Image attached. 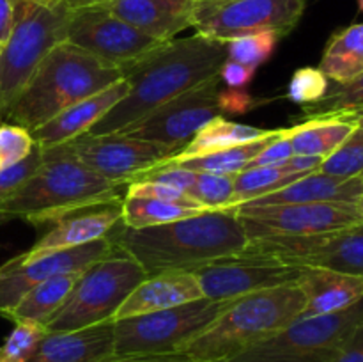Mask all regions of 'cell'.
<instances>
[{
  "mask_svg": "<svg viewBox=\"0 0 363 362\" xmlns=\"http://www.w3.org/2000/svg\"><path fill=\"white\" fill-rule=\"evenodd\" d=\"M225 60L227 43L201 34L163 43L123 75L130 91L87 135L126 130L163 103L218 77Z\"/></svg>",
  "mask_w": 363,
  "mask_h": 362,
  "instance_id": "6da1fadb",
  "label": "cell"
},
{
  "mask_svg": "<svg viewBox=\"0 0 363 362\" xmlns=\"http://www.w3.org/2000/svg\"><path fill=\"white\" fill-rule=\"evenodd\" d=\"M113 243L130 254L147 275L169 270L194 272L216 259L240 254L247 234L234 209H206L162 226L126 227L110 234Z\"/></svg>",
  "mask_w": 363,
  "mask_h": 362,
  "instance_id": "7a4b0ae2",
  "label": "cell"
},
{
  "mask_svg": "<svg viewBox=\"0 0 363 362\" xmlns=\"http://www.w3.org/2000/svg\"><path fill=\"white\" fill-rule=\"evenodd\" d=\"M41 149L43 163L34 176L0 202V222L21 219L45 226L80 209L123 201L124 185L92 172L62 144Z\"/></svg>",
  "mask_w": 363,
  "mask_h": 362,
  "instance_id": "3957f363",
  "label": "cell"
},
{
  "mask_svg": "<svg viewBox=\"0 0 363 362\" xmlns=\"http://www.w3.org/2000/svg\"><path fill=\"white\" fill-rule=\"evenodd\" d=\"M123 78V71L62 41L43 59L6 114V123L35 130L74 103Z\"/></svg>",
  "mask_w": 363,
  "mask_h": 362,
  "instance_id": "277c9868",
  "label": "cell"
},
{
  "mask_svg": "<svg viewBox=\"0 0 363 362\" xmlns=\"http://www.w3.org/2000/svg\"><path fill=\"white\" fill-rule=\"evenodd\" d=\"M305 305L298 280L245 295L179 351L199 362H225L300 318Z\"/></svg>",
  "mask_w": 363,
  "mask_h": 362,
  "instance_id": "5b68a950",
  "label": "cell"
},
{
  "mask_svg": "<svg viewBox=\"0 0 363 362\" xmlns=\"http://www.w3.org/2000/svg\"><path fill=\"white\" fill-rule=\"evenodd\" d=\"M145 277V270L116 245L110 254L80 273L67 300L46 325V332H67L113 322L121 305Z\"/></svg>",
  "mask_w": 363,
  "mask_h": 362,
  "instance_id": "8992f818",
  "label": "cell"
},
{
  "mask_svg": "<svg viewBox=\"0 0 363 362\" xmlns=\"http://www.w3.org/2000/svg\"><path fill=\"white\" fill-rule=\"evenodd\" d=\"M71 9L64 2L16 4L14 23L0 57L2 117L16 102L32 75L59 43L66 41Z\"/></svg>",
  "mask_w": 363,
  "mask_h": 362,
  "instance_id": "52a82bcc",
  "label": "cell"
},
{
  "mask_svg": "<svg viewBox=\"0 0 363 362\" xmlns=\"http://www.w3.org/2000/svg\"><path fill=\"white\" fill-rule=\"evenodd\" d=\"M360 325L363 298L344 311L294 319L225 362H335Z\"/></svg>",
  "mask_w": 363,
  "mask_h": 362,
  "instance_id": "ba28073f",
  "label": "cell"
},
{
  "mask_svg": "<svg viewBox=\"0 0 363 362\" xmlns=\"http://www.w3.org/2000/svg\"><path fill=\"white\" fill-rule=\"evenodd\" d=\"M233 300L197 298L162 311L113 322V353H176L208 329Z\"/></svg>",
  "mask_w": 363,
  "mask_h": 362,
  "instance_id": "9c48e42d",
  "label": "cell"
},
{
  "mask_svg": "<svg viewBox=\"0 0 363 362\" xmlns=\"http://www.w3.org/2000/svg\"><path fill=\"white\" fill-rule=\"evenodd\" d=\"M305 13V0H195L194 28L216 41L273 32L289 35Z\"/></svg>",
  "mask_w": 363,
  "mask_h": 362,
  "instance_id": "30bf717a",
  "label": "cell"
},
{
  "mask_svg": "<svg viewBox=\"0 0 363 362\" xmlns=\"http://www.w3.org/2000/svg\"><path fill=\"white\" fill-rule=\"evenodd\" d=\"M238 256L363 277V222L325 236L248 240Z\"/></svg>",
  "mask_w": 363,
  "mask_h": 362,
  "instance_id": "8fae6325",
  "label": "cell"
},
{
  "mask_svg": "<svg viewBox=\"0 0 363 362\" xmlns=\"http://www.w3.org/2000/svg\"><path fill=\"white\" fill-rule=\"evenodd\" d=\"M234 212L243 226L247 240L325 236L363 222L357 202L234 208Z\"/></svg>",
  "mask_w": 363,
  "mask_h": 362,
  "instance_id": "7c38bea8",
  "label": "cell"
},
{
  "mask_svg": "<svg viewBox=\"0 0 363 362\" xmlns=\"http://www.w3.org/2000/svg\"><path fill=\"white\" fill-rule=\"evenodd\" d=\"M66 41L126 73L167 41L151 38L99 6L71 9Z\"/></svg>",
  "mask_w": 363,
  "mask_h": 362,
  "instance_id": "4fadbf2b",
  "label": "cell"
},
{
  "mask_svg": "<svg viewBox=\"0 0 363 362\" xmlns=\"http://www.w3.org/2000/svg\"><path fill=\"white\" fill-rule=\"evenodd\" d=\"M220 77L209 78L197 87L163 103L119 135L158 144L183 148L204 124L222 116L218 106Z\"/></svg>",
  "mask_w": 363,
  "mask_h": 362,
  "instance_id": "5bb4252c",
  "label": "cell"
},
{
  "mask_svg": "<svg viewBox=\"0 0 363 362\" xmlns=\"http://www.w3.org/2000/svg\"><path fill=\"white\" fill-rule=\"evenodd\" d=\"M62 146L92 172L119 185H128L140 172L179 153V148L174 146L130 138L119 133H84Z\"/></svg>",
  "mask_w": 363,
  "mask_h": 362,
  "instance_id": "9a60e30c",
  "label": "cell"
},
{
  "mask_svg": "<svg viewBox=\"0 0 363 362\" xmlns=\"http://www.w3.org/2000/svg\"><path fill=\"white\" fill-rule=\"evenodd\" d=\"M116 243L106 236L74 248L25 258L18 254L0 266V316L7 318L18 302L34 286L60 273L82 272L112 252Z\"/></svg>",
  "mask_w": 363,
  "mask_h": 362,
  "instance_id": "2e32d148",
  "label": "cell"
},
{
  "mask_svg": "<svg viewBox=\"0 0 363 362\" xmlns=\"http://www.w3.org/2000/svg\"><path fill=\"white\" fill-rule=\"evenodd\" d=\"M303 268L268 259H250L234 254L194 270L202 297L209 300H236L245 295L284 286L298 280Z\"/></svg>",
  "mask_w": 363,
  "mask_h": 362,
  "instance_id": "e0dca14e",
  "label": "cell"
},
{
  "mask_svg": "<svg viewBox=\"0 0 363 362\" xmlns=\"http://www.w3.org/2000/svg\"><path fill=\"white\" fill-rule=\"evenodd\" d=\"M121 202L92 206L64 216L62 220L53 224L52 229L43 234L27 252L21 254L25 258H35V256L80 247L110 236L112 231L123 224Z\"/></svg>",
  "mask_w": 363,
  "mask_h": 362,
  "instance_id": "ac0fdd59",
  "label": "cell"
},
{
  "mask_svg": "<svg viewBox=\"0 0 363 362\" xmlns=\"http://www.w3.org/2000/svg\"><path fill=\"white\" fill-rule=\"evenodd\" d=\"M130 91L126 78H121L116 84L108 85L103 91L74 103L69 109L62 110L48 123L32 130V138L39 148H52L64 144L80 135L87 133L98 121H101Z\"/></svg>",
  "mask_w": 363,
  "mask_h": 362,
  "instance_id": "d6986e66",
  "label": "cell"
},
{
  "mask_svg": "<svg viewBox=\"0 0 363 362\" xmlns=\"http://www.w3.org/2000/svg\"><path fill=\"white\" fill-rule=\"evenodd\" d=\"M96 6L160 41L194 27L195 0H105Z\"/></svg>",
  "mask_w": 363,
  "mask_h": 362,
  "instance_id": "ffe728a7",
  "label": "cell"
},
{
  "mask_svg": "<svg viewBox=\"0 0 363 362\" xmlns=\"http://www.w3.org/2000/svg\"><path fill=\"white\" fill-rule=\"evenodd\" d=\"M362 195V176L342 177L315 170L280 190L243 202L236 208H264V206L311 204V202H358Z\"/></svg>",
  "mask_w": 363,
  "mask_h": 362,
  "instance_id": "44dd1931",
  "label": "cell"
},
{
  "mask_svg": "<svg viewBox=\"0 0 363 362\" xmlns=\"http://www.w3.org/2000/svg\"><path fill=\"white\" fill-rule=\"evenodd\" d=\"M197 298H202V291L194 272L169 270V272L152 273L131 291L130 297L113 316V322L176 307Z\"/></svg>",
  "mask_w": 363,
  "mask_h": 362,
  "instance_id": "7402d4cb",
  "label": "cell"
},
{
  "mask_svg": "<svg viewBox=\"0 0 363 362\" xmlns=\"http://www.w3.org/2000/svg\"><path fill=\"white\" fill-rule=\"evenodd\" d=\"M113 353V322L80 330L46 332L25 362H96Z\"/></svg>",
  "mask_w": 363,
  "mask_h": 362,
  "instance_id": "603a6c76",
  "label": "cell"
},
{
  "mask_svg": "<svg viewBox=\"0 0 363 362\" xmlns=\"http://www.w3.org/2000/svg\"><path fill=\"white\" fill-rule=\"evenodd\" d=\"M298 284L307 298L300 318L344 311L363 298V277L335 270L303 268Z\"/></svg>",
  "mask_w": 363,
  "mask_h": 362,
  "instance_id": "cb8c5ba5",
  "label": "cell"
},
{
  "mask_svg": "<svg viewBox=\"0 0 363 362\" xmlns=\"http://www.w3.org/2000/svg\"><path fill=\"white\" fill-rule=\"evenodd\" d=\"M323 160V156L293 155L289 160L277 165L248 167L234 176V204L229 209L280 190L293 181L315 172L321 167Z\"/></svg>",
  "mask_w": 363,
  "mask_h": 362,
  "instance_id": "d4e9b609",
  "label": "cell"
},
{
  "mask_svg": "<svg viewBox=\"0 0 363 362\" xmlns=\"http://www.w3.org/2000/svg\"><path fill=\"white\" fill-rule=\"evenodd\" d=\"M358 121L353 114L311 117L305 123L289 126V138L294 155L326 156L332 155L347 137L357 130Z\"/></svg>",
  "mask_w": 363,
  "mask_h": 362,
  "instance_id": "484cf974",
  "label": "cell"
},
{
  "mask_svg": "<svg viewBox=\"0 0 363 362\" xmlns=\"http://www.w3.org/2000/svg\"><path fill=\"white\" fill-rule=\"evenodd\" d=\"M84 272V270H82ZM82 272L60 273V275L50 277L45 283L32 287L23 298L16 304V307L9 312L7 319L11 322H34L46 329L50 319L59 312L64 302L67 300L73 291L78 277Z\"/></svg>",
  "mask_w": 363,
  "mask_h": 362,
  "instance_id": "4316f807",
  "label": "cell"
},
{
  "mask_svg": "<svg viewBox=\"0 0 363 362\" xmlns=\"http://www.w3.org/2000/svg\"><path fill=\"white\" fill-rule=\"evenodd\" d=\"M319 70L333 84H347L363 73V23L342 28L326 45Z\"/></svg>",
  "mask_w": 363,
  "mask_h": 362,
  "instance_id": "83f0119b",
  "label": "cell"
},
{
  "mask_svg": "<svg viewBox=\"0 0 363 362\" xmlns=\"http://www.w3.org/2000/svg\"><path fill=\"white\" fill-rule=\"evenodd\" d=\"M268 133L269 130L248 126V124H241L236 123V121L225 119L223 116H218L215 117V119L209 121L208 124H204V126L194 135V138H191L186 146H183L177 155L170 156V158L183 160L191 158V156L222 151V149L236 148V146L257 141V138L264 137V135Z\"/></svg>",
  "mask_w": 363,
  "mask_h": 362,
  "instance_id": "f1b7e54d",
  "label": "cell"
},
{
  "mask_svg": "<svg viewBox=\"0 0 363 362\" xmlns=\"http://www.w3.org/2000/svg\"><path fill=\"white\" fill-rule=\"evenodd\" d=\"M284 131V128L279 130H269L268 135L257 138V141L247 142V144L236 146V148L222 149V151L216 153H208V155H199L191 156V158H167L163 160L165 163H174V165H179L183 169L194 170V172H209V174H236L243 172L245 169H248L252 163V160L273 141V138L279 137Z\"/></svg>",
  "mask_w": 363,
  "mask_h": 362,
  "instance_id": "f546056e",
  "label": "cell"
},
{
  "mask_svg": "<svg viewBox=\"0 0 363 362\" xmlns=\"http://www.w3.org/2000/svg\"><path fill=\"white\" fill-rule=\"evenodd\" d=\"M121 213H123V226L140 229V227L176 222V220L197 215L201 212L174 204V202L162 201V199L124 194L123 202H121Z\"/></svg>",
  "mask_w": 363,
  "mask_h": 362,
  "instance_id": "4dcf8cb0",
  "label": "cell"
},
{
  "mask_svg": "<svg viewBox=\"0 0 363 362\" xmlns=\"http://www.w3.org/2000/svg\"><path fill=\"white\" fill-rule=\"evenodd\" d=\"M363 110V73L347 84H335L318 103L305 105V116L328 117L340 114H358Z\"/></svg>",
  "mask_w": 363,
  "mask_h": 362,
  "instance_id": "1f68e13d",
  "label": "cell"
},
{
  "mask_svg": "<svg viewBox=\"0 0 363 362\" xmlns=\"http://www.w3.org/2000/svg\"><path fill=\"white\" fill-rule=\"evenodd\" d=\"M188 195L204 209L230 208L234 204V176L195 172V180L188 188Z\"/></svg>",
  "mask_w": 363,
  "mask_h": 362,
  "instance_id": "d6a6232c",
  "label": "cell"
},
{
  "mask_svg": "<svg viewBox=\"0 0 363 362\" xmlns=\"http://www.w3.org/2000/svg\"><path fill=\"white\" fill-rule=\"evenodd\" d=\"M279 41L280 38L273 32H259V34L230 39L227 41V59L257 70L273 55Z\"/></svg>",
  "mask_w": 363,
  "mask_h": 362,
  "instance_id": "836d02e7",
  "label": "cell"
},
{
  "mask_svg": "<svg viewBox=\"0 0 363 362\" xmlns=\"http://www.w3.org/2000/svg\"><path fill=\"white\" fill-rule=\"evenodd\" d=\"M319 170L342 177L363 176V126L358 124L344 144L323 160Z\"/></svg>",
  "mask_w": 363,
  "mask_h": 362,
  "instance_id": "e575fe53",
  "label": "cell"
},
{
  "mask_svg": "<svg viewBox=\"0 0 363 362\" xmlns=\"http://www.w3.org/2000/svg\"><path fill=\"white\" fill-rule=\"evenodd\" d=\"M45 336L46 329L39 323L14 322L13 332L0 346V362H25Z\"/></svg>",
  "mask_w": 363,
  "mask_h": 362,
  "instance_id": "d590c367",
  "label": "cell"
},
{
  "mask_svg": "<svg viewBox=\"0 0 363 362\" xmlns=\"http://www.w3.org/2000/svg\"><path fill=\"white\" fill-rule=\"evenodd\" d=\"M330 80L319 67H301L293 75L287 87V98L298 105H312L326 96Z\"/></svg>",
  "mask_w": 363,
  "mask_h": 362,
  "instance_id": "8d00e7d4",
  "label": "cell"
},
{
  "mask_svg": "<svg viewBox=\"0 0 363 362\" xmlns=\"http://www.w3.org/2000/svg\"><path fill=\"white\" fill-rule=\"evenodd\" d=\"M35 148L32 133L13 123H0V170L27 158Z\"/></svg>",
  "mask_w": 363,
  "mask_h": 362,
  "instance_id": "74e56055",
  "label": "cell"
},
{
  "mask_svg": "<svg viewBox=\"0 0 363 362\" xmlns=\"http://www.w3.org/2000/svg\"><path fill=\"white\" fill-rule=\"evenodd\" d=\"M43 163V149L35 146L30 155L21 162L0 170V202L16 194Z\"/></svg>",
  "mask_w": 363,
  "mask_h": 362,
  "instance_id": "f35d334b",
  "label": "cell"
},
{
  "mask_svg": "<svg viewBox=\"0 0 363 362\" xmlns=\"http://www.w3.org/2000/svg\"><path fill=\"white\" fill-rule=\"evenodd\" d=\"M126 194L128 195H138V197H152V199H162V201L174 202V204L184 206V208L199 209V212H206L197 201L190 197L186 192L179 190L170 185L156 183V181H131L126 185Z\"/></svg>",
  "mask_w": 363,
  "mask_h": 362,
  "instance_id": "ab89813d",
  "label": "cell"
},
{
  "mask_svg": "<svg viewBox=\"0 0 363 362\" xmlns=\"http://www.w3.org/2000/svg\"><path fill=\"white\" fill-rule=\"evenodd\" d=\"M294 155L293 144L289 138V128H284L282 133L277 138H273L254 160H252L250 167H266V165H277L286 160H289Z\"/></svg>",
  "mask_w": 363,
  "mask_h": 362,
  "instance_id": "60d3db41",
  "label": "cell"
},
{
  "mask_svg": "<svg viewBox=\"0 0 363 362\" xmlns=\"http://www.w3.org/2000/svg\"><path fill=\"white\" fill-rule=\"evenodd\" d=\"M254 73L255 70H252V67H247L243 66V64L227 59L225 62H223L222 70H220L218 77L220 82H223L229 89H240V91H243V89L252 82Z\"/></svg>",
  "mask_w": 363,
  "mask_h": 362,
  "instance_id": "b9f144b4",
  "label": "cell"
},
{
  "mask_svg": "<svg viewBox=\"0 0 363 362\" xmlns=\"http://www.w3.org/2000/svg\"><path fill=\"white\" fill-rule=\"evenodd\" d=\"M252 105H254L252 96L240 89L227 87L225 91H218V106L222 116L223 114H245L252 109Z\"/></svg>",
  "mask_w": 363,
  "mask_h": 362,
  "instance_id": "7bdbcfd3",
  "label": "cell"
},
{
  "mask_svg": "<svg viewBox=\"0 0 363 362\" xmlns=\"http://www.w3.org/2000/svg\"><path fill=\"white\" fill-rule=\"evenodd\" d=\"M96 362H199L188 355L176 351V353H147V355H117L112 353Z\"/></svg>",
  "mask_w": 363,
  "mask_h": 362,
  "instance_id": "ee69618b",
  "label": "cell"
},
{
  "mask_svg": "<svg viewBox=\"0 0 363 362\" xmlns=\"http://www.w3.org/2000/svg\"><path fill=\"white\" fill-rule=\"evenodd\" d=\"M335 362H363V325L354 330Z\"/></svg>",
  "mask_w": 363,
  "mask_h": 362,
  "instance_id": "f6af8a7d",
  "label": "cell"
},
{
  "mask_svg": "<svg viewBox=\"0 0 363 362\" xmlns=\"http://www.w3.org/2000/svg\"><path fill=\"white\" fill-rule=\"evenodd\" d=\"M16 6L13 0H0V41L6 43L14 23Z\"/></svg>",
  "mask_w": 363,
  "mask_h": 362,
  "instance_id": "bcb514c9",
  "label": "cell"
},
{
  "mask_svg": "<svg viewBox=\"0 0 363 362\" xmlns=\"http://www.w3.org/2000/svg\"><path fill=\"white\" fill-rule=\"evenodd\" d=\"M60 2L66 4L69 9H78V7L96 6V4H101V2H105V0H60Z\"/></svg>",
  "mask_w": 363,
  "mask_h": 362,
  "instance_id": "7dc6e473",
  "label": "cell"
},
{
  "mask_svg": "<svg viewBox=\"0 0 363 362\" xmlns=\"http://www.w3.org/2000/svg\"><path fill=\"white\" fill-rule=\"evenodd\" d=\"M14 6L16 4H27V2H34V4H57L60 2V0H13Z\"/></svg>",
  "mask_w": 363,
  "mask_h": 362,
  "instance_id": "c3c4849f",
  "label": "cell"
},
{
  "mask_svg": "<svg viewBox=\"0 0 363 362\" xmlns=\"http://www.w3.org/2000/svg\"><path fill=\"white\" fill-rule=\"evenodd\" d=\"M353 116L357 117L358 124H360V126H363V110H362V112H358V114H353Z\"/></svg>",
  "mask_w": 363,
  "mask_h": 362,
  "instance_id": "681fc988",
  "label": "cell"
},
{
  "mask_svg": "<svg viewBox=\"0 0 363 362\" xmlns=\"http://www.w3.org/2000/svg\"><path fill=\"white\" fill-rule=\"evenodd\" d=\"M357 206H358V212H360V215H362V219H363V195L360 197V201L357 202Z\"/></svg>",
  "mask_w": 363,
  "mask_h": 362,
  "instance_id": "f907efd6",
  "label": "cell"
},
{
  "mask_svg": "<svg viewBox=\"0 0 363 362\" xmlns=\"http://www.w3.org/2000/svg\"><path fill=\"white\" fill-rule=\"evenodd\" d=\"M358 7H360V11L363 13V0H358Z\"/></svg>",
  "mask_w": 363,
  "mask_h": 362,
  "instance_id": "816d5d0a",
  "label": "cell"
},
{
  "mask_svg": "<svg viewBox=\"0 0 363 362\" xmlns=\"http://www.w3.org/2000/svg\"><path fill=\"white\" fill-rule=\"evenodd\" d=\"M2 52H4V41H0V57H2Z\"/></svg>",
  "mask_w": 363,
  "mask_h": 362,
  "instance_id": "f5cc1de1",
  "label": "cell"
},
{
  "mask_svg": "<svg viewBox=\"0 0 363 362\" xmlns=\"http://www.w3.org/2000/svg\"><path fill=\"white\" fill-rule=\"evenodd\" d=\"M0 123H4V117H2V110H0Z\"/></svg>",
  "mask_w": 363,
  "mask_h": 362,
  "instance_id": "db71d44e",
  "label": "cell"
},
{
  "mask_svg": "<svg viewBox=\"0 0 363 362\" xmlns=\"http://www.w3.org/2000/svg\"><path fill=\"white\" fill-rule=\"evenodd\" d=\"M362 177H363V176H362Z\"/></svg>",
  "mask_w": 363,
  "mask_h": 362,
  "instance_id": "11a10c76",
  "label": "cell"
}]
</instances>
